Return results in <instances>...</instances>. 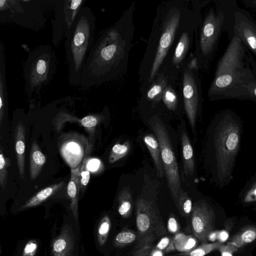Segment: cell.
Returning <instances> with one entry per match:
<instances>
[{"label": "cell", "instance_id": "cell-1", "mask_svg": "<svg viewBox=\"0 0 256 256\" xmlns=\"http://www.w3.org/2000/svg\"><path fill=\"white\" fill-rule=\"evenodd\" d=\"M132 9V6L94 42L82 70L79 84L82 88L114 79L126 68L133 35Z\"/></svg>", "mask_w": 256, "mask_h": 256}, {"label": "cell", "instance_id": "cell-2", "mask_svg": "<svg viewBox=\"0 0 256 256\" xmlns=\"http://www.w3.org/2000/svg\"><path fill=\"white\" fill-rule=\"evenodd\" d=\"M242 132L240 116L224 110L214 117L208 130L206 159L212 182L220 188L233 178V170L240 145Z\"/></svg>", "mask_w": 256, "mask_h": 256}, {"label": "cell", "instance_id": "cell-3", "mask_svg": "<svg viewBox=\"0 0 256 256\" xmlns=\"http://www.w3.org/2000/svg\"><path fill=\"white\" fill-rule=\"evenodd\" d=\"M214 6L208 11L200 27L196 43V58L199 68L208 69L222 32L230 40L234 35L236 0H215Z\"/></svg>", "mask_w": 256, "mask_h": 256}, {"label": "cell", "instance_id": "cell-4", "mask_svg": "<svg viewBox=\"0 0 256 256\" xmlns=\"http://www.w3.org/2000/svg\"><path fill=\"white\" fill-rule=\"evenodd\" d=\"M252 58L248 48L234 34L218 63L208 92L209 100H224L230 91L239 84L250 68Z\"/></svg>", "mask_w": 256, "mask_h": 256}, {"label": "cell", "instance_id": "cell-5", "mask_svg": "<svg viewBox=\"0 0 256 256\" xmlns=\"http://www.w3.org/2000/svg\"><path fill=\"white\" fill-rule=\"evenodd\" d=\"M96 18L90 7L83 6L78 12L65 42L68 82L80 84L82 70L94 43Z\"/></svg>", "mask_w": 256, "mask_h": 256}, {"label": "cell", "instance_id": "cell-6", "mask_svg": "<svg viewBox=\"0 0 256 256\" xmlns=\"http://www.w3.org/2000/svg\"><path fill=\"white\" fill-rule=\"evenodd\" d=\"M184 4L174 1L166 4L159 12L160 22L158 28L153 32L152 40L154 47L152 60L151 62L148 84H150L155 79L163 64L167 54L174 40L176 33L180 27L184 14Z\"/></svg>", "mask_w": 256, "mask_h": 256}, {"label": "cell", "instance_id": "cell-7", "mask_svg": "<svg viewBox=\"0 0 256 256\" xmlns=\"http://www.w3.org/2000/svg\"><path fill=\"white\" fill-rule=\"evenodd\" d=\"M57 66L51 46H40L30 52L24 66L25 92L30 96L39 92L52 78Z\"/></svg>", "mask_w": 256, "mask_h": 256}, {"label": "cell", "instance_id": "cell-8", "mask_svg": "<svg viewBox=\"0 0 256 256\" xmlns=\"http://www.w3.org/2000/svg\"><path fill=\"white\" fill-rule=\"evenodd\" d=\"M46 2L41 0H0V22L11 21L25 28L40 30L46 22Z\"/></svg>", "mask_w": 256, "mask_h": 256}, {"label": "cell", "instance_id": "cell-9", "mask_svg": "<svg viewBox=\"0 0 256 256\" xmlns=\"http://www.w3.org/2000/svg\"><path fill=\"white\" fill-rule=\"evenodd\" d=\"M136 225L138 235L137 249L152 245L156 239L166 235V228L156 202L144 198L136 204Z\"/></svg>", "mask_w": 256, "mask_h": 256}, {"label": "cell", "instance_id": "cell-10", "mask_svg": "<svg viewBox=\"0 0 256 256\" xmlns=\"http://www.w3.org/2000/svg\"><path fill=\"white\" fill-rule=\"evenodd\" d=\"M150 124L160 145L168 188L176 204L178 199L183 190L178 164L168 132L163 122L156 116L150 118Z\"/></svg>", "mask_w": 256, "mask_h": 256}, {"label": "cell", "instance_id": "cell-11", "mask_svg": "<svg viewBox=\"0 0 256 256\" xmlns=\"http://www.w3.org/2000/svg\"><path fill=\"white\" fill-rule=\"evenodd\" d=\"M198 70H191L186 66L182 74V96L185 111L195 134L196 122L202 98Z\"/></svg>", "mask_w": 256, "mask_h": 256}, {"label": "cell", "instance_id": "cell-12", "mask_svg": "<svg viewBox=\"0 0 256 256\" xmlns=\"http://www.w3.org/2000/svg\"><path fill=\"white\" fill-rule=\"evenodd\" d=\"M84 2V0L56 1L52 32V40L55 46L66 36Z\"/></svg>", "mask_w": 256, "mask_h": 256}, {"label": "cell", "instance_id": "cell-13", "mask_svg": "<svg viewBox=\"0 0 256 256\" xmlns=\"http://www.w3.org/2000/svg\"><path fill=\"white\" fill-rule=\"evenodd\" d=\"M80 225L73 222H64L59 232L50 244L52 256H78Z\"/></svg>", "mask_w": 256, "mask_h": 256}, {"label": "cell", "instance_id": "cell-14", "mask_svg": "<svg viewBox=\"0 0 256 256\" xmlns=\"http://www.w3.org/2000/svg\"><path fill=\"white\" fill-rule=\"evenodd\" d=\"M190 216L194 236L202 243H206L214 226L216 216L212 208L204 200H199L192 206Z\"/></svg>", "mask_w": 256, "mask_h": 256}, {"label": "cell", "instance_id": "cell-15", "mask_svg": "<svg viewBox=\"0 0 256 256\" xmlns=\"http://www.w3.org/2000/svg\"><path fill=\"white\" fill-rule=\"evenodd\" d=\"M234 34L256 57V21L248 11L238 5L234 10Z\"/></svg>", "mask_w": 256, "mask_h": 256}, {"label": "cell", "instance_id": "cell-16", "mask_svg": "<svg viewBox=\"0 0 256 256\" xmlns=\"http://www.w3.org/2000/svg\"><path fill=\"white\" fill-rule=\"evenodd\" d=\"M225 99L250 100L256 102V62L254 58L242 82L224 96Z\"/></svg>", "mask_w": 256, "mask_h": 256}, {"label": "cell", "instance_id": "cell-17", "mask_svg": "<svg viewBox=\"0 0 256 256\" xmlns=\"http://www.w3.org/2000/svg\"><path fill=\"white\" fill-rule=\"evenodd\" d=\"M25 136L24 125L20 121L15 128L14 141L19 174L23 180L25 179Z\"/></svg>", "mask_w": 256, "mask_h": 256}, {"label": "cell", "instance_id": "cell-18", "mask_svg": "<svg viewBox=\"0 0 256 256\" xmlns=\"http://www.w3.org/2000/svg\"><path fill=\"white\" fill-rule=\"evenodd\" d=\"M80 166L71 169L70 178L67 187L68 194L70 200L72 214L76 223L79 224L78 212V198L80 188Z\"/></svg>", "mask_w": 256, "mask_h": 256}, {"label": "cell", "instance_id": "cell-19", "mask_svg": "<svg viewBox=\"0 0 256 256\" xmlns=\"http://www.w3.org/2000/svg\"><path fill=\"white\" fill-rule=\"evenodd\" d=\"M61 153L67 163L74 168L80 164L84 155V148L78 142L70 140L62 146Z\"/></svg>", "mask_w": 256, "mask_h": 256}, {"label": "cell", "instance_id": "cell-20", "mask_svg": "<svg viewBox=\"0 0 256 256\" xmlns=\"http://www.w3.org/2000/svg\"><path fill=\"white\" fill-rule=\"evenodd\" d=\"M63 182L53 184L42 190L27 200L18 209V211L24 210L40 205L59 190L64 185Z\"/></svg>", "mask_w": 256, "mask_h": 256}, {"label": "cell", "instance_id": "cell-21", "mask_svg": "<svg viewBox=\"0 0 256 256\" xmlns=\"http://www.w3.org/2000/svg\"><path fill=\"white\" fill-rule=\"evenodd\" d=\"M144 142L153 159L156 170V176L162 178L165 174L159 144L156 137L152 134L146 135Z\"/></svg>", "mask_w": 256, "mask_h": 256}, {"label": "cell", "instance_id": "cell-22", "mask_svg": "<svg viewBox=\"0 0 256 256\" xmlns=\"http://www.w3.org/2000/svg\"><path fill=\"white\" fill-rule=\"evenodd\" d=\"M181 140L184 172L186 176H189L194 172V150L188 134L184 131L182 132Z\"/></svg>", "mask_w": 256, "mask_h": 256}, {"label": "cell", "instance_id": "cell-23", "mask_svg": "<svg viewBox=\"0 0 256 256\" xmlns=\"http://www.w3.org/2000/svg\"><path fill=\"white\" fill-rule=\"evenodd\" d=\"M168 84L167 76L164 72H159L146 91V98L152 103L159 102Z\"/></svg>", "mask_w": 256, "mask_h": 256}, {"label": "cell", "instance_id": "cell-24", "mask_svg": "<svg viewBox=\"0 0 256 256\" xmlns=\"http://www.w3.org/2000/svg\"><path fill=\"white\" fill-rule=\"evenodd\" d=\"M45 162V156L40 150L38 144L34 141L31 146L30 158V178L31 180H34L38 177Z\"/></svg>", "mask_w": 256, "mask_h": 256}, {"label": "cell", "instance_id": "cell-25", "mask_svg": "<svg viewBox=\"0 0 256 256\" xmlns=\"http://www.w3.org/2000/svg\"><path fill=\"white\" fill-rule=\"evenodd\" d=\"M256 239V226H246L240 229L228 242L239 248L251 243Z\"/></svg>", "mask_w": 256, "mask_h": 256}, {"label": "cell", "instance_id": "cell-26", "mask_svg": "<svg viewBox=\"0 0 256 256\" xmlns=\"http://www.w3.org/2000/svg\"><path fill=\"white\" fill-rule=\"evenodd\" d=\"M118 210L123 218H129L133 208V200L131 192L128 186H125L119 192L118 198Z\"/></svg>", "mask_w": 256, "mask_h": 256}, {"label": "cell", "instance_id": "cell-27", "mask_svg": "<svg viewBox=\"0 0 256 256\" xmlns=\"http://www.w3.org/2000/svg\"><path fill=\"white\" fill-rule=\"evenodd\" d=\"M190 36L188 32H184L178 42L172 60V64L178 68L183 62L190 47Z\"/></svg>", "mask_w": 256, "mask_h": 256}, {"label": "cell", "instance_id": "cell-28", "mask_svg": "<svg viewBox=\"0 0 256 256\" xmlns=\"http://www.w3.org/2000/svg\"><path fill=\"white\" fill-rule=\"evenodd\" d=\"M176 250L180 252H188L198 246L197 238L191 235L179 232L173 238Z\"/></svg>", "mask_w": 256, "mask_h": 256}, {"label": "cell", "instance_id": "cell-29", "mask_svg": "<svg viewBox=\"0 0 256 256\" xmlns=\"http://www.w3.org/2000/svg\"><path fill=\"white\" fill-rule=\"evenodd\" d=\"M112 221L108 215L103 216L98 222L96 228V240L98 245L103 247L106 243L111 230Z\"/></svg>", "mask_w": 256, "mask_h": 256}, {"label": "cell", "instance_id": "cell-30", "mask_svg": "<svg viewBox=\"0 0 256 256\" xmlns=\"http://www.w3.org/2000/svg\"><path fill=\"white\" fill-rule=\"evenodd\" d=\"M137 232L124 228L116 234L113 239L112 245L116 248H123L138 240Z\"/></svg>", "mask_w": 256, "mask_h": 256}, {"label": "cell", "instance_id": "cell-31", "mask_svg": "<svg viewBox=\"0 0 256 256\" xmlns=\"http://www.w3.org/2000/svg\"><path fill=\"white\" fill-rule=\"evenodd\" d=\"M223 244L220 242L212 243H202L194 250L188 252H180L169 256H205L212 251L218 250Z\"/></svg>", "mask_w": 256, "mask_h": 256}, {"label": "cell", "instance_id": "cell-32", "mask_svg": "<svg viewBox=\"0 0 256 256\" xmlns=\"http://www.w3.org/2000/svg\"><path fill=\"white\" fill-rule=\"evenodd\" d=\"M176 205L182 216L188 217L191 214L192 202L187 192L183 191L178 197Z\"/></svg>", "mask_w": 256, "mask_h": 256}, {"label": "cell", "instance_id": "cell-33", "mask_svg": "<svg viewBox=\"0 0 256 256\" xmlns=\"http://www.w3.org/2000/svg\"><path fill=\"white\" fill-rule=\"evenodd\" d=\"M162 100L166 107L171 110H175L178 104V97L171 84H168L162 97Z\"/></svg>", "mask_w": 256, "mask_h": 256}, {"label": "cell", "instance_id": "cell-34", "mask_svg": "<svg viewBox=\"0 0 256 256\" xmlns=\"http://www.w3.org/2000/svg\"><path fill=\"white\" fill-rule=\"evenodd\" d=\"M130 144L128 142L124 144H116L112 147L110 152L108 162L112 164L125 156L128 152Z\"/></svg>", "mask_w": 256, "mask_h": 256}, {"label": "cell", "instance_id": "cell-35", "mask_svg": "<svg viewBox=\"0 0 256 256\" xmlns=\"http://www.w3.org/2000/svg\"><path fill=\"white\" fill-rule=\"evenodd\" d=\"M10 165V162L8 159L5 158L2 150L0 152V184L4 190L7 183L8 171L7 168Z\"/></svg>", "mask_w": 256, "mask_h": 256}, {"label": "cell", "instance_id": "cell-36", "mask_svg": "<svg viewBox=\"0 0 256 256\" xmlns=\"http://www.w3.org/2000/svg\"><path fill=\"white\" fill-rule=\"evenodd\" d=\"M156 248L161 250L164 253L172 252L176 250L173 238L168 236L162 238Z\"/></svg>", "mask_w": 256, "mask_h": 256}, {"label": "cell", "instance_id": "cell-37", "mask_svg": "<svg viewBox=\"0 0 256 256\" xmlns=\"http://www.w3.org/2000/svg\"><path fill=\"white\" fill-rule=\"evenodd\" d=\"M100 118L102 116L99 115H88L84 117L80 122L88 130L92 131L98 123Z\"/></svg>", "mask_w": 256, "mask_h": 256}, {"label": "cell", "instance_id": "cell-38", "mask_svg": "<svg viewBox=\"0 0 256 256\" xmlns=\"http://www.w3.org/2000/svg\"><path fill=\"white\" fill-rule=\"evenodd\" d=\"M38 244L36 240H28L24 245L22 256H35L38 249Z\"/></svg>", "mask_w": 256, "mask_h": 256}, {"label": "cell", "instance_id": "cell-39", "mask_svg": "<svg viewBox=\"0 0 256 256\" xmlns=\"http://www.w3.org/2000/svg\"><path fill=\"white\" fill-rule=\"evenodd\" d=\"M90 179V172L86 166V159H84L80 168V188L83 190L88 184Z\"/></svg>", "mask_w": 256, "mask_h": 256}, {"label": "cell", "instance_id": "cell-40", "mask_svg": "<svg viewBox=\"0 0 256 256\" xmlns=\"http://www.w3.org/2000/svg\"><path fill=\"white\" fill-rule=\"evenodd\" d=\"M238 249L236 246L228 242L227 244H223L218 250L221 256H234V254L237 252Z\"/></svg>", "mask_w": 256, "mask_h": 256}, {"label": "cell", "instance_id": "cell-41", "mask_svg": "<svg viewBox=\"0 0 256 256\" xmlns=\"http://www.w3.org/2000/svg\"><path fill=\"white\" fill-rule=\"evenodd\" d=\"M167 227L168 232L172 234H175L180 232L179 223L172 214H171L169 216Z\"/></svg>", "mask_w": 256, "mask_h": 256}, {"label": "cell", "instance_id": "cell-42", "mask_svg": "<svg viewBox=\"0 0 256 256\" xmlns=\"http://www.w3.org/2000/svg\"><path fill=\"white\" fill-rule=\"evenodd\" d=\"M100 162L96 158H90L86 161V166L90 172H95L99 168Z\"/></svg>", "mask_w": 256, "mask_h": 256}, {"label": "cell", "instance_id": "cell-43", "mask_svg": "<svg viewBox=\"0 0 256 256\" xmlns=\"http://www.w3.org/2000/svg\"><path fill=\"white\" fill-rule=\"evenodd\" d=\"M151 245H147L137 249L133 256H148L150 251Z\"/></svg>", "mask_w": 256, "mask_h": 256}, {"label": "cell", "instance_id": "cell-44", "mask_svg": "<svg viewBox=\"0 0 256 256\" xmlns=\"http://www.w3.org/2000/svg\"><path fill=\"white\" fill-rule=\"evenodd\" d=\"M186 66L191 70H198L199 66L197 58L196 56L192 57Z\"/></svg>", "mask_w": 256, "mask_h": 256}, {"label": "cell", "instance_id": "cell-45", "mask_svg": "<svg viewBox=\"0 0 256 256\" xmlns=\"http://www.w3.org/2000/svg\"><path fill=\"white\" fill-rule=\"evenodd\" d=\"M256 200V186L250 190L244 199V202H249Z\"/></svg>", "mask_w": 256, "mask_h": 256}, {"label": "cell", "instance_id": "cell-46", "mask_svg": "<svg viewBox=\"0 0 256 256\" xmlns=\"http://www.w3.org/2000/svg\"><path fill=\"white\" fill-rule=\"evenodd\" d=\"M240 2L246 8L256 10V0H242Z\"/></svg>", "mask_w": 256, "mask_h": 256}, {"label": "cell", "instance_id": "cell-47", "mask_svg": "<svg viewBox=\"0 0 256 256\" xmlns=\"http://www.w3.org/2000/svg\"><path fill=\"white\" fill-rule=\"evenodd\" d=\"M228 234L225 230H221L218 232V242H222V240H226L228 238Z\"/></svg>", "mask_w": 256, "mask_h": 256}, {"label": "cell", "instance_id": "cell-48", "mask_svg": "<svg viewBox=\"0 0 256 256\" xmlns=\"http://www.w3.org/2000/svg\"><path fill=\"white\" fill-rule=\"evenodd\" d=\"M149 256H164V253L161 250L155 248L150 250Z\"/></svg>", "mask_w": 256, "mask_h": 256}]
</instances>
